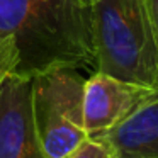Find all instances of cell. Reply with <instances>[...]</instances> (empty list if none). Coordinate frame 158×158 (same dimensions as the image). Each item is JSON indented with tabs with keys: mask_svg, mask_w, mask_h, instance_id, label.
Instances as JSON below:
<instances>
[{
	"mask_svg": "<svg viewBox=\"0 0 158 158\" xmlns=\"http://www.w3.org/2000/svg\"><path fill=\"white\" fill-rule=\"evenodd\" d=\"M0 36L14 39V73L22 77L94 65L92 15L82 0H0Z\"/></svg>",
	"mask_w": 158,
	"mask_h": 158,
	"instance_id": "1",
	"label": "cell"
},
{
	"mask_svg": "<svg viewBox=\"0 0 158 158\" xmlns=\"http://www.w3.org/2000/svg\"><path fill=\"white\" fill-rule=\"evenodd\" d=\"M90 15L97 72L158 89V53L146 0H94Z\"/></svg>",
	"mask_w": 158,
	"mask_h": 158,
	"instance_id": "2",
	"label": "cell"
},
{
	"mask_svg": "<svg viewBox=\"0 0 158 158\" xmlns=\"http://www.w3.org/2000/svg\"><path fill=\"white\" fill-rule=\"evenodd\" d=\"M85 80L72 68L32 77V107L44 158H65L89 138L83 127Z\"/></svg>",
	"mask_w": 158,
	"mask_h": 158,
	"instance_id": "3",
	"label": "cell"
},
{
	"mask_svg": "<svg viewBox=\"0 0 158 158\" xmlns=\"http://www.w3.org/2000/svg\"><path fill=\"white\" fill-rule=\"evenodd\" d=\"M0 158H44L32 107V78L9 73L0 83Z\"/></svg>",
	"mask_w": 158,
	"mask_h": 158,
	"instance_id": "4",
	"label": "cell"
},
{
	"mask_svg": "<svg viewBox=\"0 0 158 158\" xmlns=\"http://www.w3.org/2000/svg\"><path fill=\"white\" fill-rule=\"evenodd\" d=\"M158 89L138 85L116 77L95 72L83 85V127L85 133L99 136L134 112Z\"/></svg>",
	"mask_w": 158,
	"mask_h": 158,
	"instance_id": "5",
	"label": "cell"
},
{
	"mask_svg": "<svg viewBox=\"0 0 158 158\" xmlns=\"http://www.w3.org/2000/svg\"><path fill=\"white\" fill-rule=\"evenodd\" d=\"M119 158H158V90L131 116L99 136Z\"/></svg>",
	"mask_w": 158,
	"mask_h": 158,
	"instance_id": "6",
	"label": "cell"
},
{
	"mask_svg": "<svg viewBox=\"0 0 158 158\" xmlns=\"http://www.w3.org/2000/svg\"><path fill=\"white\" fill-rule=\"evenodd\" d=\"M65 158H119L116 155V151L109 146L107 143H104L99 138H87L78 148L72 151L70 155H66Z\"/></svg>",
	"mask_w": 158,
	"mask_h": 158,
	"instance_id": "7",
	"label": "cell"
},
{
	"mask_svg": "<svg viewBox=\"0 0 158 158\" xmlns=\"http://www.w3.org/2000/svg\"><path fill=\"white\" fill-rule=\"evenodd\" d=\"M17 66V49L10 36H0V83Z\"/></svg>",
	"mask_w": 158,
	"mask_h": 158,
	"instance_id": "8",
	"label": "cell"
},
{
	"mask_svg": "<svg viewBox=\"0 0 158 158\" xmlns=\"http://www.w3.org/2000/svg\"><path fill=\"white\" fill-rule=\"evenodd\" d=\"M148 12H150V21L153 27V36H155V44H156V53H158V0H146Z\"/></svg>",
	"mask_w": 158,
	"mask_h": 158,
	"instance_id": "9",
	"label": "cell"
},
{
	"mask_svg": "<svg viewBox=\"0 0 158 158\" xmlns=\"http://www.w3.org/2000/svg\"><path fill=\"white\" fill-rule=\"evenodd\" d=\"M82 2H83V4H85V5H89V7H90V5L94 4V0H82Z\"/></svg>",
	"mask_w": 158,
	"mask_h": 158,
	"instance_id": "10",
	"label": "cell"
}]
</instances>
